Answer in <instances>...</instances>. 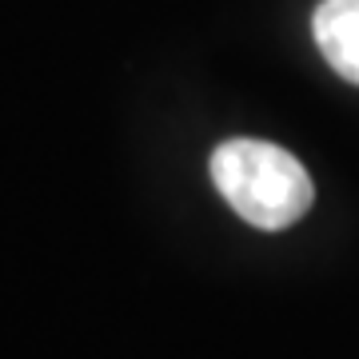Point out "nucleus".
Here are the masks:
<instances>
[{
    "label": "nucleus",
    "instance_id": "nucleus-2",
    "mask_svg": "<svg viewBox=\"0 0 359 359\" xmlns=\"http://www.w3.org/2000/svg\"><path fill=\"white\" fill-rule=\"evenodd\" d=\"M311 36L323 60L359 88V0H320L311 13Z\"/></svg>",
    "mask_w": 359,
    "mask_h": 359
},
{
    "label": "nucleus",
    "instance_id": "nucleus-1",
    "mask_svg": "<svg viewBox=\"0 0 359 359\" xmlns=\"http://www.w3.org/2000/svg\"><path fill=\"white\" fill-rule=\"evenodd\" d=\"M212 184L236 216L259 231H283L308 216L316 188L308 168L280 144L236 136L212 152Z\"/></svg>",
    "mask_w": 359,
    "mask_h": 359
}]
</instances>
